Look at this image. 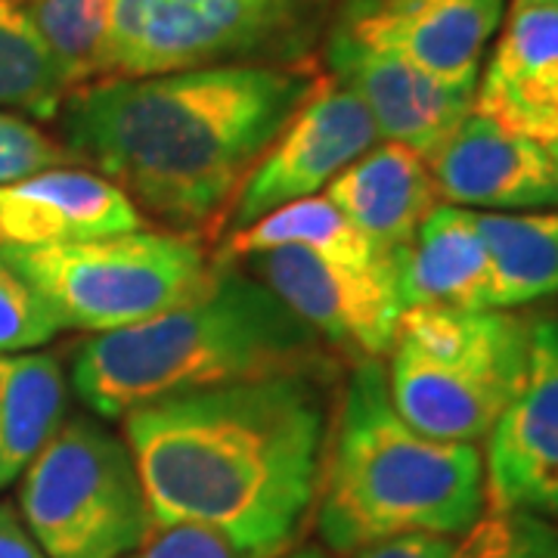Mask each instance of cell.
I'll return each mask as SVG.
<instances>
[{
    "mask_svg": "<svg viewBox=\"0 0 558 558\" xmlns=\"http://www.w3.org/2000/svg\"><path fill=\"white\" fill-rule=\"evenodd\" d=\"M314 87L304 69L274 62L102 78L65 97L60 143L140 215L202 236L223 227L242 180Z\"/></svg>",
    "mask_w": 558,
    "mask_h": 558,
    "instance_id": "6da1fadb",
    "label": "cell"
},
{
    "mask_svg": "<svg viewBox=\"0 0 558 558\" xmlns=\"http://www.w3.org/2000/svg\"><path fill=\"white\" fill-rule=\"evenodd\" d=\"M323 376H274L140 407L121 418L156 527L196 524L242 549H295L332 432Z\"/></svg>",
    "mask_w": 558,
    "mask_h": 558,
    "instance_id": "7a4b0ae2",
    "label": "cell"
},
{
    "mask_svg": "<svg viewBox=\"0 0 558 558\" xmlns=\"http://www.w3.org/2000/svg\"><path fill=\"white\" fill-rule=\"evenodd\" d=\"M274 376L332 379L336 357L264 282L220 264L202 295L137 326L94 336L72 360L75 395L102 418Z\"/></svg>",
    "mask_w": 558,
    "mask_h": 558,
    "instance_id": "3957f363",
    "label": "cell"
},
{
    "mask_svg": "<svg viewBox=\"0 0 558 558\" xmlns=\"http://www.w3.org/2000/svg\"><path fill=\"white\" fill-rule=\"evenodd\" d=\"M484 512L475 444L418 435L391 403L381 360H357L332 416L317 494V534L336 556L388 539L462 537Z\"/></svg>",
    "mask_w": 558,
    "mask_h": 558,
    "instance_id": "277c9868",
    "label": "cell"
},
{
    "mask_svg": "<svg viewBox=\"0 0 558 558\" xmlns=\"http://www.w3.org/2000/svg\"><path fill=\"white\" fill-rule=\"evenodd\" d=\"M531 319L515 311L418 304L400 314L388 351V395L418 435L487 440L527 373Z\"/></svg>",
    "mask_w": 558,
    "mask_h": 558,
    "instance_id": "5b68a950",
    "label": "cell"
},
{
    "mask_svg": "<svg viewBox=\"0 0 558 558\" xmlns=\"http://www.w3.org/2000/svg\"><path fill=\"white\" fill-rule=\"evenodd\" d=\"M47 301L60 329L116 332L202 295L218 274L202 236L134 230L69 245H0Z\"/></svg>",
    "mask_w": 558,
    "mask_h": 558,
    "instance_id": "8992f818",
    "label": "cell"
},
{
    "mask_svg": "<svg viewBox=\"0 0 558 558\" xmlns=\"http://www.w3.org/2000/svg\"><path fill=\"white\" fill-rule=\"evenodd\" d=\"M20 512L47 558H128L156 531L128 440L87 416L28 462Z\"/></svg>",
    "mask_w": 558,
    "mask_h": 558,
    "instance_id": "52a82bcc",
    "label": "cell"
},
{
    "mask_svg": "<svg viewBox=\"0 0 558 558\" xmlns=\"http://www.w3.org/2000/svg\"><path fill=\"white\" fill-rule=\"evenodd\" d=\"M319 0H116L106 78L274 62L307 50Z\"/></svg>",
    "mask_w": 558,
    "mask_h": 558,
    "instance_id": "ba28073f",
    "label": "cell"
},
{
    "mask_svg": "<svg viewBox=\"0 0 558 558\" xmlns=\"http://www.w3.org/2000/svg\"><path fill=\"white\" fill-rule=\"evenodd\" d=\"M252 277L264 282L319 339L357 360L388 357L403 301L395 260L351 267L295 245L252 255Z\"/></svg>",
    "mask_w": 558,
    "mask_h": 558,
    "instance_id": "9c48e42d",
    "label": "cell"
},
{
    "mask_svg": "<svg viewBox=\"0 0 558 558\" xmlns=\"http://www.w3.org/2000/svg\"><path fill=\"white\" fill-rule=\"evenodd\" d=\"M379 131L366 106L336 81H317L267 153L242 180L223 227L240 233L289 202L317 196L348 165L369 153Z\"/></svg>",
    "mask_w": 558,
    "mask_h": 558,
    "instance_id": "30bf717a",
    "label": "cell"
},
{
    "mask_svg": "<svg viewBox=\"0 0 558 558\" xmlns=\"http://www.w3.org/2000/svg\"><path fill=\"white\" fill-rule=\"evenodd\" d=\"M484 509L558 519V307L531 319L524 381L487 435Z\"/></svg>",
    "mask_w": 558,
    "mask_h": 558,
    "instance_id": "8fae6325",
    "label": "cell"
},
{
    "mask_svg": "<svg viewBox=\"0 0 558 558\" xmlns=\"http://www.w3.org/2000/svg\"><path fill=\"white\" fill-rule=\"evenodd\" d=\"M326 60L332 81L369 112L385 143H400L428 161L475 109V87L447 84L391 50L332 28Z\"/></svg>",
    "mask_w": 558,
    "mask_h": 558,
    "instance_id": "7c38bea8",
    "label": "cell"
},
{
    "mask_svg": "<svg viewBox=\"0 0 558 558\" xmlns=\"http://www.w3.org/2000/svg\"><path fill=\"white\" fill-rule=\"evenodd\" d=\"M506 3L509 0H348L336 25L447 84L478 87L481 62L502 25Z\"/></svg>",
    "mask_w": 558,
    "mask_h": 558,
    "instance_id": "4fadbf2b",
    "label": "cell"
},
{
    "mask_svg": "<svg viewBox=\"0 0 558 558\" xmlns=\"http://www.w3.org/2000/svg\"><path fill=\"white\" fill-rule=\"evenodd\" d=\"M438 199L469 211L519 215L558 208V161L537 140L472 109L428 159Z\"/></svg>",
    "mask_w": 558,
    "mask_h": 558,
    "instance_id": "5bb4252c",
    "label": "cell"
},
{
    "mask_svg": "<svg viewBox=\"0 0 558 558\" xmlns=\"http://www.w3.org/2000/svg\"><path fill=\"white\" fill-rule=\"evenodd\" d=\"M475 112L537 143L558 137V0L506 3Z\"/></svg>",
    "mask_w": 558,
    "mask_h": 558,
    "instance_id": "9a60e30c",
    "label": "cell"
},
{
    "mask_svg": "<svg viewBox=\"0 0 558 558\" xmlns=\"http://www.w3.org/2000/svg\"><path fill=\"white\" fill-rule=\"evenodd\" d=\"M143 230L137 205L87 168H47L0 186V245H69Z\"/></svg>",
    "mask_w": 558,
    "mask_h": 558,
    "instance_id": "2e32d148",
    "label": "cell"
},
{
    "mask_svg": "<svg viewBox=\"0 0 558 558\" xmlns=\"http://www.w3.org/2000/svg\"><path fill=\"white\" fill-rule=\"evenodd\" d=\"M326 199L357 227L381 255L407 248L438 205L428 161L400 143H381L348 165L326 186Z\"/></svg>",
    "mask_w": 558,
    "mask_h": 558,
    "instance_id": "e0dca14e",
    "label": "cell"
},
{
    "mask_svg": "<svg viewBox=\"0 0 558 558\" xmlns=\"http://www.w3.org/2000/svg\"><path fill=\"white\" fill-rule=\"evenodd\" d=\"M398 292L403 311L418 304H450L487 311L494 270L475 223V211L435 205L413 242L398 252Z\"/></svg>",
    "mask_w": 558,
    "mask_h": 558,
    "instance_id": "ac0fdd59",
    "label": "cell"
},
{
    "mask_svg": "<svg viewBox=\"0 0 558 558\" xmlns=\"http://www.w3.org/2000/svg\"><path fill=\"white\" fill-rule=\"evenodd\" d=\"M65 403L69 381L53 354H0V490L60 432Z\"/></svg>",
    "mask_w": 558,
    "mask_h": 558,
    "instance_id": "d6986e66",
    "label": "cell"
},
{
    "mask_svg": "<svg viewBox=\"0 0 558 558\" xmlns=\"http://www.w3.org/2000/svg\"><path fill=\"white\" fill-rule=\"evenodd\" d=\"M494 270V311L558 299V208L494 215L475 211Z\"/></svg>",
    "mask_w": 558,
    "mask_h": 558,
    "instance_id": "ffe728a7",
    "label": "cell"
},
{
    "mask_svg": "<svg viewBox=\"0 0 558 558\" xmlns=\"http://www.w3.org/2000/svg\"><path fill=\"white\" fill-rule=\"evenodd\" d=\"M282 245H295L304 252H314L319 258L351 264V267H369V264L398 258V255L395 258L381 255L326 196H307V199L289 202L277 211L264 215L240 233H230L220 245L215 264L227 267L230 260L252 258L270 248H282Z\"/></svg>",
    "mask_w": 558,
    "mask_h": 558,
    "instance_id": "44dd1931",
    "label": "cell"
},
{
    "mask_svg": "<svg viewBox=\"0 0 558 558\" xmlns=\"http://www.w3.org/2000/svg\"><path fill=\"white\" fill-rule=\"evenodd\" d=\"M72 94L22 0H0V112L13 109L32 119L50 121L60 116Z\"/></svg>",
    "mask_w": 558,
    "mask_h": 558,
    "instance_id": "7402d4cb",
    "label": "cell"
},
{
    "mask_svg": "<svg viewBox=\"0 0 558 558\" xmlns=\"http://www.w3.org/2000/svg\"><path fill=\"white\" fill-rule=\"evenodd\" d=\"M72 90L106 78L116 0H22Z\"/></svg>",
    "mask_w": 558,
    "mask_h": 558,
    "instance_id": "603a6c76",
    "label": "cell"
},
{
    "mask_svg": "<svg viewBox=\"0 0 558 558\" xmlns=\"http://www.w3.org/2000/svg\"><path fill=\"white\" fill-rule=\"evenodd\" d=\"M450 558H558V527L527 512H490L453 543Z\"/></svg>",
    "mask_w": 558,
    "mask_h": 558,
    "instance_id": "cb8c5ba5",
    "label": "cell"
},
{
    "mask_svg": "<svg viewBox=\"0 0 558 558\" xmlns=\"http://www.w3.org/2000/svg\"><path fill=\"white\" fill-rule=\"evenodd\" d=\"M60 323L38 289L0 255V354H22L47 344Z\"/></svg>",
    "mask_w": 558,
    "mask_h": 558,
    "instance_id": "d4e9b609",
    "label": "cell"
},
{
    "mask_svg": "<svg viewBox=\"0 0 558 558\" xmlns=\"http://www.w3.org/2000/svg\"><path fill=\"white\" fill-rule=\"evenodd\" d=\"M72 161L60 140L13 112H0V186Z\"/></svg>",
    "mask_w": 558,
    "mask_h": 558,
    "instance_id": "484cf974",
    "label": "cell"
},
{
    "mask_svg": "<svg viewBox=\"0 0 558 558\" xmlns=\"http://www.w3.org/2000/svg\"><path fill=\"white\" fill-rule=\"evenodd\" d=\"M128 558H277L260 556L252 549H242L233 539L220 537L208 527L196 524H174V527H156L153 537Z\"/></svg>",
    "mask_w": 558,
    "mask_h": 558,
    "instance_id": "4316f807",
    "label": "cell"
},
{
    "mask_svg": "<svg viewBox=\"0 0 558 558\" xmlns=\"http://www.w3.org/2000/svg\"><path fill=\"white\" fill-rule=\"evenodd\" d=\"M453 543L447 537H428V534H413V537L388 539L379 546H369V549H360L351 556H336V553H323V549H311V546H301V549H289L277 558H450Z\"/></svg>",
    "mask_w": 558,
    "mask_h": 558,
    "instance_id": "83f0119b",
    "label": "cell"
},
{
    "mask_svg": "<svg viewBox=\"0 0 558 558\" xmlns=\"http://www.w3.org/2000/svg\"><path fill=\"white\" fill-rule=\"evenodd\" d=\"M0 558H47L13 502H0Z\"/></svg>",
    "mask_w": 558,
    "mask_h": 558,
    "instance_id": "f1b7e54d",
    "label": "cell"
},
{
    "mask_svg": "<svg viewBox=\"0 0 558 558\" xmlns=\"http://www.w3.org/2000/svg\"><path fill=\"white\" fill-rule=\"evenodd\" d=\"M543 146H546V149L553 153V159L558 161V137H556V140H549V143H543Z\"/></svg>",
    "mask_w": 558,
    "mask_h": 558,
    "instance_id": "f546056e",
    "label": "cell"
}]
</instances>
